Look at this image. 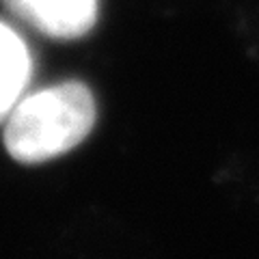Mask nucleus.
Wrapping results in <instances>:
<instances>
[{
    "label": "nucleus",
    "mask_w": 259,
    "mask_h": 259,
    "mask_svg": "<svg viewBox=\"0 0 259 259\" xmlns=\"http://www.w3.org/2000/svg\"><path fill=\"white\" fill-rule=\"evenodd\" d=\"M91 89L61 82L24 97L5 119V147L20 164H44L78 147L95 125Z\"/></svg>",
    "instance_id": "nucleus-1"
},
{
    "label": "nucleus",
    "mask_w": 259,
    "mask_h": 259,
    "mask_svg": "<svg viewBox=\"0 0 259 259\" xmlns=\"http://www.w3.org/2000/svg\"><path fill=\"white\" fill-rule=\"evenodd\" d=\"M13 15L52 39L84 37L97 22V0H3Z\"/></svg>",
    "instance_id": "nucleus-2"
},
{
    "label": "nucleus",
    "mask_w": 259,
    "mask_h": 259,
    "mask_svg": "<svg viewBox=\"0 0 259 259\" xmlns=\"http://www.w3.org/2000/svg\"><path fill=\"white\" fill-rule=\"evenodd\" d=\"M32 61L22 37L0 22V123L9 117L30 82Z\"/></svg>",
    "instance_id": "nucleus-3"
}]
</instances>
